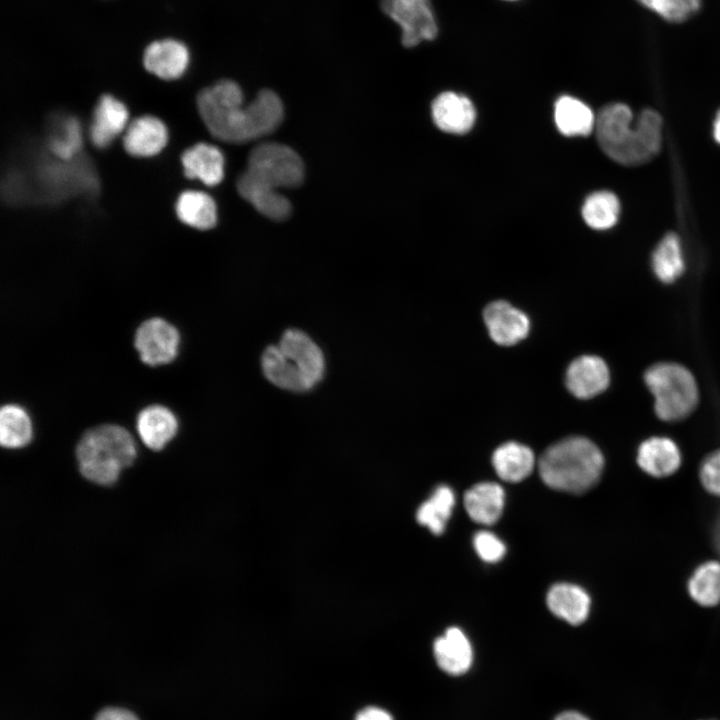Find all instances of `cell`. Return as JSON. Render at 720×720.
Segmentation results:
<instances>
[{
	"mask_svg": "<svg viewBox=\"0 0 720 720\" xmlns=\"http://www.w3.org/2000/svg\"><path fill=\"white\" fill-rule=\"evenodd\" d=\"M199 114L208 131L229 143H244L273 132L284 115L278 95L268 89L244 106L240 86L221 80L202 89L197 96Z\"/></svg>",
	"mask_w": 720,
	"mask_h": 720,
	"instance_id": "6da1fadb",
	"label": "cell"
},
{
	"mask_svg": "<svg viewBox=\"0 0 720 720\" xmlns=\"http://www.w3.org/2000/svg\"><path fill=\"white\" fill-rule=\"evenodd\" d=\"M632 111L622 103L606 105L599 112L595 130L603 152L623 165H640L659 152L662 140V118L645 109L631 126Z\"/></svg>",
	"mask_w": 720,
	"mask_h": 720,
	"instance_id": "7a4b0ae2",
	"label": "cell"
},
{
	"mask_svg": "<svg viewBox=\"0 0 720 720\" xmlns=\"http://www.w3.org/2000/svg\"><path fill=\"white\" fill-rule=\"evenodd\" d=\"M261 368L273 385L288 391L306 392L323 379L324 354L304 331L287 329L279 343L268 346L261 357Z\"/></svg>",
	"mask_w": 720,
	"mask_h": 720,
	"instance_id": "3957f363",
	"label": "cell"
},
{
	"mask_svg": "<svg viewBox=\"0 0 720 720\" xmlns=\"http://www.w3.org/2000/svg\"><path fill=\"white\" fill-rule=\"evenodd\" d=\"M604 466L600 449L584 437H568L548 447L540 456L538 470L552 489L581 494L599 479Z\"/></svg>",
	"mask_w": 720,
	"mask_h": 720,
	"instance_id": "277c9868",
	"label": "cell"
},
{
	"mask_svg": "<svg viewBox=\"0 0 720 720\" xmlns=\"http://www.w3.org/2000/svg\"><path fill=\"white\" fill-rule=\"evenodd\" d=\"M81 474L99 485L117 481L122 469L136 457L132 435L123 427L103 424L86 431L76 447Z\"/></svg>",
	"mask_w": 720,
	"mask_h": 720,
	"instance_id": "5b68a950",
	"label": "cell"
},
{
	"mask_svg": "<svg viewBox=\"0 0 720 720\" xmlns=\"http://www.w3.org/2000/svg\"><path fill=\"white\" fill-rule=\"evenodd\" d=\"M303 178V162L293 149L279 143H264L251 150L246 170L237 180V189L279 192L280 188L300 185Z\"/></svg>",
	"mask_w": 720,
	"mask_h": 720,
	"instance_id": "8992f818",
	"label": "cell"
},
{
	"mask_svg": "<svg viewBox=\"0 0 720 720\" xmlns=\"http://www.w3.org/2000/svg\"><path fill=\"white\" fill-rule=\"evenodd\" d=\"M655 400V412L664 421L688 416L698 401V388L691 372L676 363H658L644 375Z\"/></svg>",
	"mask_w": 720,
	"mask_h": 720,
	"instance_id": "52a82bcc",
	"label": "cell"
},
{
	"mask_svg": "<svg viewBox=\"0 0 720 720\" xmlns=\"http://www.w3.org/2000/svg\"><path fill=\"white\" fill-rule=\"evenodd\" d=\"M381 8L400 26L404 46L436 37L438 28L429 0H381Z\"/></svg>",
	"mask_w": 720,
	"mask_h": 720,
	"instance_id": "ba28073f",
	"label": "cell"
},
{
	"mask_svg": "<svg viewBox=\"0 0 720 720\" xmlns=\"http://www.w3.org/2000/svg\"><path fill=\"white\" fill-rule=\"evenodd\" d=\"M179 343L176 327L161 318L144 321L135 333V348L142 362L149 366L172 362L177 356Z\"/></svg>",
	"mask_w": 720,
	"mask_h": 720,
	"instance_id": "9c48e42d",
	"label": "cell"
},
{
	"mask_svg": "<svg viewBox=\"0 0 720 720\" xmlns=\"http://www.w3.org/2000/svg\"><path fill=\"white\" fill-rule=\"evenodd\" d=\"M484 321L490 337L499 345H514L529 333L530 321L527 315L506 301L487 305Z\"/></svg>",
	"mask_w": 720,
	"mask_h": 720,
	"instance_id": "30bf717a",
	"label": "cell"
},
{
	"mask_svg": "<svg viewBox=\"0 0 720 720\" xmlns=\"http://www.w3.org/2000/svg\"><path fill=\"white\" fill-rule=\"evenodd\" d=\"M190 53L184 43L162 39L150 43L143 54L145 69L163 80H175L186 71Z\"/></svg>",
	"mask_w": 720,
	"mask_h": 720,
	"instance_id": "8fae6325",
	"label": "cell"
},
{
	"mask_svg": "<svg viewBox=\"0 0 720 720\" xmlns=\"http://www.w3.org/2000/svg\"><path fill=\"white\" fill-rule=\"evenodd\" d=\"M607 364L598 356L583 355L571 362L566 373L569 391L581 399H589L602 393L609 385Z\"/></svg>",
	"mask_w": 720,
	"mask_h": 720,
	"instance_id": "7c38bea8",
	"label": "cell"
},
{
	"mask_svg": "<svg viewBox=\"0 0 720 720\" xmlns=\"http://www.w3.org/2000/svg\"><path fill=\"white\" fill-rule=\"evenodd\" d=\"M432 117L436 126L447 133L465 134L475 122V108L466 96L443 92L432 103Z\"/></svg>",
	"mask_w": 720,
	"mask_h": 720,
	"instance_id": "4fadbf2b",
	"label": "cell"
},
{
	"mask_svg": "<svg viewBox=\"0 0 720 720\" xmlns=\"http://www.w3.org/2000/svg\"><path fill=\"white\" fill-rule=\"evenodd\" d=\"M128 118L124 103L108 94L101 96L89 129L91 142L98 148L107 147L127 128Z\"/></svg>",
	"mask_w": 720,
	"mask_h": 720,
	"instance_id": "5bb4252c",
	"label": "cell"
},
{
	"mask_svg": "<svg viewBox=\"0 0 720 720\" xmlns=\"http://www.w3.org/2000/svg\"><path fill=\"white\" fill-rule=\"evenodd\" d=\"M168 131L165 124L154 116L134 119L126 128L123 145L125 150L136 157H150L158 154L167 144Z\"/></svg>",
	"mask_w": 720,
	"mask_h": 720,
	"instance_id": "9a60e30c",
	"label": "cell"
},
{
	"mask_svg": "<svg viewBox=\"0 0 720 720\" xmlns=\"http://www.w3.org/2000/svg\"><path fill=\"white\" fill-rule=\"evenodd\" d=\"M181 162L186 177L198 179L205 185L215 186L224 177L223 154L213 145L195 144L183 152Z\"/></svg>",
	"mask_w": 720,
	"mask_h": 720,
	"instance_id": "2e32d148",
	"label": "cell"
},
{
	"mask_svg": "<svg viewBox=\"0 0 720 720\" xmlns=\"http://www.w3.org/2000/svg\"><path fill=\"white\" fill-rule=\"evenodd\" d=\"M434 655L438 666L454 676L466 673L473 660L472 646L457 627L448 628L443 636L435 640Z\"/></svg>",
	"mask_w": 720,
	"mask_h": 720,
	"instance_id": "e0dca14e",
	"label": "cell"
},
{
	"mask_svg": "<svg viewBox=\"0 0 720 720\" xmlns=\"http://www.w3.org/2000/svg\"><path fill=\"white\" fill-rule=\"evenodd\" d=\"M142 442L152 450H161L176 435L178 422L166 407L151 405L142 409L136 420Z\"/></svg>",
	"mask_w": 720,
	"mask_h": 720,
	"instance_id": "ac0fdd59",
	"label": "cell"
},
{
	"mask_svg": "<svg viewBox=\"0 0 720 720\" xmlns=\"http://www.w3.org/2000/svg\"><path fill=\"white\" fill-rule=\"evenodd\" d=\"M637 463L654 477L673 474L680 466L681 455L677 445L669 438L653 437L645 440L638 449Z\"/></svg>",
	"mask_w": 720,
	"mask_h": 720,
	"instance_id": "d6986e66",
	"label": "cell"
},
{
	"mask_svg": "<svg viewBox=\"0 0 720 720\" xmlns=\"http://www.w3.org/2000/svg\"><path fill=\"white\" fill-rule=\"evenodd\" d=\"M549 610L572 625L583 623L589 614L590 597L581 587L569 583H557L547 593Z\"/></svg>",
	"mask_w": 720,
	"mask_h": 720,
	"instance_id": "ffe728a7",
	"label": "cell"
},
{
	"mask_svg": "<svg viewBox=\"0 0 720 720\" xmlns=\"http://www.w3.org/2000/svg\"><path fill=\"white\" fill-rule=\"evenodd\" d=\"M504 491L493 482L476 484L466 491L464 505L470 518L484 525L498 521L504 507Z\"/></svg>",
	"mask_w": 720,
	"mask_h": 720,
	"instance_id": "44dd1931",
	"label": "cell"
},
{
	"mask_svg": "<svg viewBox=\"0 0 720 720\" xmlns=\"http://www.w3.org/2000/svg\"><path fill=\"white\" fill-rule=\"evenodd\" d=\"M492 464L502 480L515 483L531 474L535 457L529 447L511 441L502 444L494 451Z\"/></svg>",
	"mask_w": 720,
	"mask_h": 720,
	"instance_id": "7402d4cb",
	"label": "cell"
},
{
	"mask_svg": "<svg viewBox=\"0 0 720 720\" xmlns=\"http://www.w3.org/2000/svg\"><path fill=\"white\" fill-rule=\"evenodd\" d=\"M555 123L565 136H587L595 128L596 118L585 103L571 96H562L555 102Z\"/></svg>",
	"mask_w": 720,
	"mask_h": 720,
	"instance_id": "603a6c76",
	"label": "cell"
},
{
	"mask_svg": "<svg viewBox=\"0 0 720 720\" xmlns=\"http://www.w3.org/2000/svg\"><path fill=\"white\" fill-rule=\"evenodd\" d=\"M176 214L184 224L208 230L217 222V208L211 196L195 190L182 192L176 201Z\"/></svg>",
	"mask_w": 720,
	"mask_h": 720,
	"instance_id": "cb8c5ba5",
	"label": "cell"
},
{
	"mask_svg": "<svg viewBox=\"0 0 720 720\" xmlns=\"http://www.w3.org/2000/svg\"><path fill=\"white\" fill-rule=\"evenodd\" d=\"M454 493L450 487L441 485L417 510V521L435 534L443 533L454 507Z\"/></svg>",
	"mask_w": 720,
	"mask_h": 720,
	"instance_id": "d4e9b609",
	"label": "cell"
},
{
	"mask_svg": "<svg viewBox=\"0 0 720 720\" xmlns=\"http://www.w3.org/2000/svg\"><path fill=\"white\" fill-rule=\"evenodd\" d=\"M32 438V424L27 412L16 404L0 411V443L5 448H21Z\"/></svg>",
	"mask_w": 720,
	"mask_h": 720,
	"instance_id": "484cf974",
	"label": "cell"
},
{
	"mask_svg": "<svg viewBox=\"0 0 720 720\" xmlns=\"http://www.w3.org/2000/svg\"><path fill=\"white\" fill-rule=\"evenodd\" d=\"M684 260L679 238L666 234L652 255V268L659 280L672 283L684 272Z\"/></svg>",
	"mask_w": 720,
	"mask_h": 720,
	"instance_id": "4316f807",
	"label": "cell"
},
{
	"mask_svg": "<svg viewBox=\"0 0 720 720\" xmlns=\"http://www.w3.org/2000/svg\"><path fill=\"white\" fill-rule=\"evenodd\" d=\"M620 211L619 200L610 191H597L590 194L582 207L585 223L596 230H606L617 222Z\"/></svg>",
	"mask_w": 720,
	"mask_h": 720,
	"instance_id": "83f0119b",
	"label": "cell"
},
{
	"mask_svg": "<svg viewBox=\"0 0 720 720\" xmlns=\"http://www.w3.org/2000/svg\"><path fill=\"white\" fill-rule=\"evenodd\" d=\"M688 589L694 601L702 606L720 602V563L709 561L700 567L689 580Z\"/></svg>",
	"mask_w": 720,
	"mask_h": 720,
	"instance_id": "f1b7e54d",
	"label": "cell"
},
{
	"mask_svg": "<svg viewBox=\"0 0 720 720\" xmlns=\"http://www.w3.org/2000/svg\"><path fill=\"white\" fill-rule=\"evenodd\" d=\"M82 144L79 122L68 117L63 119L51 133L48 141L50 151L61 160H72Z\"/></svg>",
	"mask_w": 720,
	"mask_h": 720,
	"instance_id": "f546056e",
	"label": "cell"
},
{
	"mask_svg": "<svg viewBox=\"0 0 720 720\" xmlns=\"http://www.w3.org/2000/svg\"><path fill=\"white\" fill-rule=\"evenodd\" d=\"M642 6L655 12L663 19L679 23L694 15L701 5V0H636Z\"/></svg>",
	"mask_w": 720,
	"mask_h": 720,
	"instance_id": "4dcf8cb0",
	"label": "cell"
},
{
	"mask_svg": "<svg viewBox=\"0 0 720 720\" xmlns=\"http://www.w3.org/2000/svg\"><path fill=\"white\" fill-rule=\"evenodd\" d=\"M474 547L477 554L487 562H497L505 554L504 543L488 531H480L475 535Z\"/></svg>",
	"mask_w": 720,
	"mask_h": 720,
	"instance_id": "1f68e13d",
	"label": "cell"
},
{
	"mask_svg": "<svg viewBox=\"0 0 720 720\" xmlns=\"http://www.w3.org/2000/svg\"><path fill=\"white\" fill-rule=\"evenodd\" d=\"M703 486L712 494L720 496V450L709 455L700 468Z\"/></svg>",
	"mask_w": 720,
	"mask_h": 720,
	"instance_id": "d6a6232c",
	"label": "cell"
},
{
	"mask_svg": "<svg viewBox=\"0 0 720 720\" xmlns=\"http://www.w3.org/2000/svg\"><path fill=\"white\" fill-rule=\"evenodd\" d=\"M95 720H138V718L126 709L107 707L97 714Z\"/></svg>",
	"mask_w": 720,
	"mask_h": 720,
	"instance_id": "836d02e7",
	"label": "cell"
},
{
	"mask_svg": "<svg viewBox=\"0 0 720 720\" xmlns=\"http://www.w3.org/2000/svg\"><path fill=\"white\" fill-rule=\"evenodd\" d=\"M355 720H393V718L383 709L367 707L357 714Z\"/></svg>",
	"mask_w": 720,
	"mask_h": 720,
	"instance_id": "e575fe53",
	"label": "cell"
},
{
	"mask_svg": "<svg viewBox=\"0 0 720 720\" xmlns=\"http://www.w3.org/2000/svg\"><path fill=\"white\" fill-rule=\"evenodd\" d=\"M555 720H589L583 714L576 711H565L559 714Z\"/></svg>",
	"mask_w": 720,
	"mask_h": 720,
	"instance_id": "d590c367",
	"label": "cell"
},
{
	"mask_svg": "<svg viewBox=\"0 0 720 720\" xmlns=\"http://www.w3.org/2000/svg\"><path fill=\"white\" fill-rule=\"evenodd\" d=\"M713 127L714 138L720 144V110L717 112Z\"/></svg>",
	"mask_w": 720,
	"mask_h": 720,
	"instance_id": "8d00e7d4",
	"label": "cell"
},
{
	"mask_svg": "<svg viewBox=\"0 0 720 720\" xmlns=\"http://www.w3.org/2000/svg\"><path fill=\"white\" fill-rule=\"evenodd\" d=\"M509 1H511V0H509Z\"/></svg>",
	"mask_w": 720,
	"mask_h": 720,
	"instance_id": "74e56055",
	"label": "cell"
}]
</instances>
